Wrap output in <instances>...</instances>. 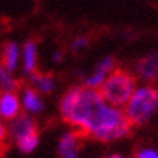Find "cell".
I'll list each match as a JSON object with an SVG mask.
<instances>
[{"label": "cell", "instance_id": "obj_1", "mask_svg": "<svg viewBox=\"0 0 158 158\" xmlns=\"http://www.w3.org/2000/svg\"><path fill=\"white\" fill-rule=\"evenodd\" d=\"M60 116L79 134L100 142H113L131 132V121L123 108L108 103L98 89L76 85L63 94Z\"/></svg>", "mask_w": 158, "mask_h": 158}, {"label": "cell", "instance_id": "obj_2", "mask_svg": "<svg viewBox=\"0 0 158 158\" xmlns=\"http://www.w3.org/2000/svg\"><path fill=\"white\" fill-rule=\"evenodd\" d=\"M158 111V89L152 84L137 85L124 106V113L132 126L148 123Z\"/></svg>", "mask_w": 158, "mask_h": 158}, {"label": "cell", "instance_id": "obj_3", "mask_svg": "<svg viewBox=\"0 0 158 158\" xmlns=\"http://www.w3.org/2000/svg\"><path fill=\"white\" fill-rule=\"evenodd\" d=\"M135 87H137V81L131 73L124 69H114L108 74L106 81L100 87V92L108 103L124 108Z\"/></svg>", "mask_w": 158, "mask_h": 158}, {"label": "cell", "instance_id": "obj_4", "mask_svg": "<svg viewBox=\"0 0 158 158\" xmlns=\"http://www.w3.org/2000/svg\"><path fill=\"white\" fill-rule=\"evenodd\" d=\"M21 113H23V105H21V97L18 95V92H2L0 94V118L11 121Z\"/></svg>", "mask_w": 158, "mask_h": 158}, {"label": "cell", "instance_id": "obj_5", "mask_svg": "<svg viewBox=\"0 0 158 158\" xmlns=\"http://www.w3.org/2000/svg\"><path fill=\"white\" fill-rule=\"evenodd\" d=\"M6 127H8V135L15 140H19L24 135L37 131V124H35L32 114H27V113H21L15 119L8 121Z\"/></svg>", "mask_w": 158, "mask_h": 158}, {"label": "cell", "instance_id": "obj_6", "mask_svg": "<svg viewBox=\"0 0 158 158\" xmlns=\"http://www.w3.org/2000/svg\"><path fill=\"white\" fill-rule=\"evenodd\" d=\"M21 105H23V111L27 114H39L44 111L45 108V103H44V98H42L40 92L34 87V85H27L21 90Z\"/></svg>", "mask_w": 158, "mask_h": 158}, {"label": "cell", "instance_id": "obj_7", "mask_svg": "<svg viewBox=\"0 0 158 158\" xmlns=\"http://www.w3.org/2000/svg\"><path fill=\"white\" fill-rule=\"evenodd\" d=\"M135 74L143 81L158 79V50H153L135 63Z\"/></svg>", "mask_w": 158, "mask_h": 158}, {"label": "cell", "instance_id": "obj_8", "mask_svg": "<svg viewBox=\"0 0 158 158\" xmlns=\"http://www.w3.org/2000/svg\"><path fill=\"white\" fill-rule=\"evenodd\" d=\"M56 153L60 158H79L81 153V143H79V134L76 131L64 132L56 145Z\"/></svg>", "mask_w": 158, "mask_h": 158}, {"label": "cell", "instance_id": "obj_9", "mask_svg": "<svg viewBox=\"0 0 158 158\" xmlns=\"http://www.w3.org/2000/svg\"><path fill=\"white\" fill-rule=\"evenodd\" d=\"M19 61H21V47L15 40L5 42V45L2 48V58H0V63H2L6 69H10L11 73H15V71L18 69V66H19Z\"/></svg>", "mask_w": 158, "mask_h": 158}, {"label": "cell", "instance_id": "obj_10", "mask_svg": "<svg viewBox=\"0 0 158 158\" xmlns=\"http://www.w3.org/2000/svg\"><path fill=\"white\" fill-rule=\"evenodd\" d=\"M37 42L35 40H26V44L21 47V63L26 74H34L37 71Z\"/></svg>", "mask_w": 158, "mask_h": 158}, {"label": "cell", "instance_id": "obj_11", "mask_svg": "<svg viewBox=\"0 0 158 158\" xmlns=\"http://www.w3.org/2000/svg\"><path fill=\"white\" fill-rule=\"evenodd\" d=\"M31 82L40 94H50V92H53L55 87H56V81L52 74L37 73V71H35L34 74H31Z\"/></svg>", "mask_w": 158, "mask_h": 158}, {"label": "cell", "instance_id": "obj_12", "mask_svg": "<svg viewBox=\"0 0 158 158\" xmlns=\"http://www.w3.org/2000/svg\"><path fill=\"white\" fill-rule=\"evenodd\" d=\"M16 87H18V82H16L15 76H13V73L0 63V89H2V92L16 90Z\"/></svg>", "mask_w": 158, "mask_h": 158}, {"label": "cell", "instance_id": "obj_13", "mask_svg": "<svg viewBox=\"0 0 158 158\" xmlns=\"http://www.w3.org/2000/svg\"><path fill=\"white\" fill-rule=\"evenodd\" d=\"M37 145H39V134H37V131L27 134V135H24L23 139L16 140V147L23 153H32L34 150L37 148Z\"/></svg>", "mask_w": 158, "mask_h": 158}, {"label": "cell", "instance_id": "obj_14", "mask_svg": "<svg viewBox=\"0 0 158 158\" xmlns=\"http://www.w3.org/2000/svg\"><path fill=\"white\" fill-rule=\"evenodd\" d=\"M106 77H108V73L103 71V69H100V68H97L90 76H87L84 85L85 87H90V89H98L100 90V87H102L103 82L106 81Z\"/></svg>", "mask_w": 158, "mask_h": 158}, {"label": "cell", "instance_id": "obj_15", "mask_svg": "<svg viewBox=\"0 0 158 158\" xmlns=\"http://www.w3.org/2000/svg\"><path fill=\"white\" fill-rule=\"evenodd\" d=\"M97 68H100V69H103V71H106V73H111V71H114L116 69V61H114V58L113 56H105V58H102L100 60V63L97 64Z\"/></svg>", "mask_w": 158, "mask_h": 158}, {"label": "cell", "instance_id": "obj_16", "mask_svg": "<svg viewBox=\"0 0 158 158\" xmlns=\"http://www.w3.org/2000/svg\"><path fill=\"white\" fill-rule=\"evenodd\" d=\"M87 45H89V39L84 37V35H79V37H76L71 42V50H73V52H81V50H84Z\"/></svg>", "mask_w": 158, "mask_h": 158}, {"label": "cell", "instance_id": "obj_17", "mask_svg": "<svg viewBox=\"0 0 158 158\" xmlns=\"http://www.w3.org/2000/svg\"><path fill=\"white\" fill-rule=\"evenodd\" d=\"M135 158H158V150L150 148V147H143L137 152Z\"/></svg>", "mask_w": 158, "mask_h": 158}, {"label": "cell", "instance_id": "obj_18", "mask_svg": "<svg viewBox=\"0 0 158 158\" xmlns=\"http://www.w3.org/2000/svg\"><path fill=\"white\" fill-rule=\"evenodd\" d=\"M6 135H8V127L3 124V121H0V145L5 142Z\"/></svg>", "mask_w": 158, "mask_h": 158}, {"label": "cell", "instance_id": "obj_19", "mask_svg": "<svg viewBox=\"0 0 158 158\" xmlns=\"http://www.w3.org/2000/svg\"><path fill=\"white\" fill-rule=\"evenodd\" d=\"M52 60L55 63H60L63 60V52H61V50H55V52L52 53Z\"/></svg>", "mask_w": 158, "mask_h": 158}, {"label": "cell", "instance_id": "obj_20", "mask_svg": "<svg viewBox=\"0 0 158 158\" xmlns=\"http://www.w3.org/2000/svg\"><path fill=\"white\" fill-rule=\"evenodd\" d=\"M106 158H124V156H123V155H119V153H113V155L106 156Z\"/></svg>", "mask_w": 158, "mask_h": 158}, {"label": "cell", "instance_id": "obj_21", "mask_svg": "<svg viewBox=\"0 0 158 158\" xmlns=\"http://www.w3.org/2000/svg\"><path fill=\"white\" fill-rule=\"evenodd\" d=\"M0 119H2V118H0Z\"/></svg>", "mask_w": 158, "mask_h": 158}]
</instances>
